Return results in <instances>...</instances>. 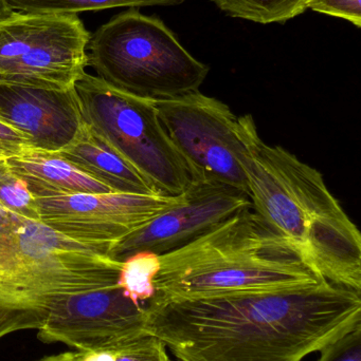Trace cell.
I'll return each instance as SVG.
<instances>
[{
  "label": "cell",
  "instance_id": "ac0fdd59",
  "mask_svg": "<svg viewBox=\"0 0 361 361\" xmlns=\"http://www.w3.org/2000/svg\"><path fill=\"white\" fill-rule=\"evenodd\" d=\"M0 207L18 216L40 221L36 199L8 166V161L0 160Z\"/></svg>",
  "mask_w": 361,
  "mask_h": 361
},
{
  "label": "cell",
  "instance_id": "7a4b0ae2",
  "mask_svg": "<svg viewBox=\"0 0 361 361\" xmlns=\"http://www.w3.org/2000/svg\"><path fill=\"white\" fill-rule=\"evenodd\" d=\"M239 160L251 208L320 277L361 293V237L321 173L261 137L254 116H239Z\"/></svg>",
  "mask_w": 361,
  "mask_h": 361
},
{
  "label": "cell",
  "instance_id": "8992f818",
  "mask_svg": "<svg viewBox=\"0 0 361 361\" xmlns=\"http://www.w3.org/2000/svg\"><path fill=\"white\" fill-rule=\"evenodd\" d=\"M74 90L83 121L161 195L188 190L192 178L161 124L154 99L129 94L88 73Z\"/></svg>",
  "mask_w": 361,
  "mask_h": 361
},
{
  "label": "cell",
  "instance_id": "7c38bea8",
  "mask_svg": "<svg viewBox=\"0 0 361 361\" xmlns=\"http://www.w3.org/2000/svg\"><path fill=\"white\" fill-rule=\"evenodd\" d=\"M0 114L28 135L32 147L47 152L63 149L84 122L74 88L0 84Z\"/></svg>",
  "mask_w": 361,
  "mask_h": 361
},
{
  "label": "cell",
  "instance_id": "603a6c76",
  "mask_svg": "<svg viewBox=\"0 0 361 361\" xmlns=\"http://www.w3.org/2000/svg\"><path fill=\"white\" fill-rule=\"evenodd\" d=\"M81 361H114V352L93 351L84 352Z\"/></svg>",
  "mask_w": 361,
  "mask_h": 361
},
{
  "label": "cell",
  "instance_id": "4fadbf2b",
  "mask_svg": "<svg viewBox=\"0 0 361 361\" xmlns=\"http://www.w3.org/2000/svg\"><path fill=\"white\" fill-rule=\"evenodd\" d=\"M59 152L76 169L107 185L114 193L161 195L87 123L83 122L74 139Z\"/></svg>",
  "mask_w": 361,
  "mask_h": 361
},
{
  "label": "cell",
  "instance_id": "e0dca14e",
  "mask_svg": "<svg viewBox=\"0 0 361 361\" xmlns=\"http://www.w3.org/2000/svg\"><path fill=\"white\" fill-rule=\"evenodd\" d=\"M223 12L235 18L268 25L285 23L307 10V0H213Z\"/></svg>",
  "mask_w": 361,
  "mask_h": 361
},
{
  "label": "cell",
  "instance_id": "8fae6325",
  "mask_svg": "<svg viewBox=\"0 0 361 361\" xmlns=\"http://www.w3.org/2000/svg\"><path fill=\"white\" fill-rule=\"evenodd\" d=\"M180 195L80 193L36 199V204L40 221L70 239L116 243L175 204Z\"/></svg>",
  "mask_w": 361,
  "mask_h": 361
},
{
  "label": "cell",
  "instance_id": "5bb4252c",
  "mask_svg": "<svg viewBox=\"0 0 361 361\" xmlns=\"http://www.w3.org/2000/svg\"><path fill=\"white\" fill-rule=\"evenodd\" d=\"M6 161L11 169L25 180L35 199L80 193H114L107 185L76 169L59 152L28 147Z\"/></svg>",
  "mask_w": 361,
  "mask_h": 361
},
{
  "label": "cell",
  "instance_id": "5b68a950",
  "mask_svg": "<svg viewBox=\"0 0 361 361\" xmlns=\"http://www.w3.org/2000/svg\"><path fill=\"white\" fill-rule=\"evenodd\" d=\"M88 66L119 90L165 99L199 90L209 67L158 17L129 8L102 25L87 46Z\"/></svg>",
  "mask_w": 361,
  "mask_h": 361
},
{
  "label": "cell",
  "instance_id": "9c48e42d",
  "mask_svg": "<svg viewBox=\"0 0 361 361\" xmlns=\"http://www.w3.org/2000/svg\"><path fill=\"white\" fill-rule=\"evenodd\" d=\"M146 333V307L114 284L57 302L38 330L44 343H63L81 352L112 351Z\"/></svg>",
  "mask_w": 361,
  "mask_h": 361
},
{
  "label": "cell",
  "instance_id": "ffe728a7",
  "mask_svg": "<svg viewBox=\"0 0 361 361\" xmlns=\"http://www.w3.org/2000/svg\"><path fill=\"white\" fill-rule=\"evenodd\" d=\"M317 361H361V326L326 345Z\"/></svg>",
  "mask_w": 361,
  "mask_h": 361
},
{
  "label": "cell",
  "instance_id": "cb8c5ba5",
  "mask_svg": "<svg viewBox=\"0 0 361 361\" xmlns=\"http://www.w3.org/2000/svg\"><path fill=\"white\" fill-rule=\"evenodd\" d=\"M84 352H76V353H68L59 354V355L49 356V357L42 358V360L38 361H81L83 357Z\"/></svg>",
  "mask_w": 361,
  "mask_h": 361
},
{
  "label": "cell",
  "instance_id": "30bf717a",
  "mask_svg": "<svg viewBox=\"0 0 361 361\" xmlns=\"http://www.w3.org/2000/svg\"><path fill=\"white\" fill-rule=\"evenodd\" d=\"M251 206L248 195L223 185L193 183L179 200L143 226L112 243L108 256L123 262L131 255L179 250Z\"/></svg>",
  "mask_w": 361,
  "mask_h": 361
},
{
  "label": "cell",
  "instance_id": "d4e9b609",
  "mask_svg": "<svg viewBox=\"0 0 361 361\" xmlns=\"http://www.w3.org/2000/svg\"><path fill=\"white\" fill-rule=\"evenodd\" d=\"M13 12H14V10L8 6L6 0H0V21L10 16Z\"/></svg>",
  "mask_w": 361,
  "mask_h": 361
},
{
  "label": "cell",
  "instance_id": "2e32d148",
  "mask_svg": "<svg viewBox=\"0 0 361 361\" xmlns=\"http://www.w3.org/2000/svg\"><path fill=\"white\" fill-rule=\"evenodd\" d=\"M160 269V256L140 252L125 259L119 274V288L136 305L148 302L156 294L154 279Z\"/></svg>",
  "mask_w": 361,
  "mask_h": 361
},
{
  "label": "cell",
  "instance_id": "7402d4cb",
  "mask_svg": "<svg viewBox=\"0 0 361 361\" xmlns=\"http://www.w3.org/2000/svg\"><path fill=\"white\" fill-rule=\"evenodd\" d=\"M32 147L27 135L0 114V160H8Z\"/></svg>",
  "mask_w": 361,
  "mask_h": 361
},
{
  "label": "cell",
  "instance_id": "277c9868",
  "mask_svg": "<svg viewBox=\"0 0 361 361\" xmlns=\"http://www.w3.org/2000/svg\"><path fill=\"white\" fill-rule=\"evenodd\" d=\"M299 252L246 208L188 245L160 256L156 298L258 292L321 281Z\"/></svg>",
  "mask_w": 361,
  "mask_h": 361
},
{
  "label": "cell",
  "instance_id": "3957f363",
  "mask_svg": "<svg viewBox=\"0 0 361 361\" xmlns=\"http://www.w3.org/2000/svg\"><path fill=\"white\" fill-rule=\"evenodd\" d=\"M112 243H83L0 207V338L40 330L72 295L114 286L122 263Z\"/></svg>",
  "mask_w": 361,
  "mask_h": 361
},
{
  "label": "cell",
  "instance_id": "44dd1931",
  "mask_svg": "<svg viewBox=\"0 0 361 361\" xmlns=\"http://www.w3.org/2000/svg\"><path fill=\"white\" fill-rule=\"evenodd\" d=\"M307 8L345 19L361 27V0H307Z\"/></svg>",
  "mask_w": 361,
  "mask_h": 361
},
{
  "label": "cell",
  "instance_id": "d6986e66",
  "mask_svg": "<svg viewBox=\"0 0 361 361\" xmlns=\"http://www.w3.org/2000/svg\"><path fill=\"white\" fill-rule=\"evenodd\" d=\"M114 361H171L165 343L158 337L143 334L114 352Z\"/></svg>",
  "mask_w": 361,
  "mask_h": 361
},
{
  "label": "cell",
  "instance_id": "52a82bcc",
  "mask_svg": "<svg viewBox=\"0 0 361 361\" xmlns=\"http://www.w3.org/2000/svg\"><path fill=\"white\" fill-rule=\"evenodd\" d=\"M90 36L78 14L14 11L0 21V84L74 88Z\"/></svg>",
  "mask_w": 361,
  "mask_h": 361
},
{
  "label": "cell",
  "instance_id": "6da1fadb",
  "mask_svg": "<svg viewBox=\"0 0 361 361\" xmlns=\"http://www.w3.org/2000/svg\"><path fill=\"white\" fill-rule=\"evenodd\" d=\"M148 303L146 334L178 361H302L361 326V293L326 280Z\"/></svg>",
  "mask_w": 361,
  "mask_h": 361
},
{
  "label": "cell",
  "instance_id": "ba28073f",
  "mask_svg": "<svg viewBox=\"0 0 361 361\" xmlns=\"http://www.w3.org/2000/svg\"><path fill=\"white\" fill-rule=\"evenodd\" d=\"M154 101L161 124L193 183L223 185L248 195L239 160V116L229 106L199 90Z\"/></svg>",
  "mask_w": 361,
  "mask_h": 361
},
{
  "label": "cell",
  "instance_id": "9a60e30c",
  "mask_svg": "<svg viewBox=\"0 0 361 361\" xmlns=\"http://www.w3.org/2000/svg\"><path fill=\"white\" fill-rule=\"evenodd\" d=\"M14 11L78 14L86 11L152 6H178L186 0H6Z\"/></svg>",
  "mask_w": 361,
  "mask_h": 361
}]
</instances>
